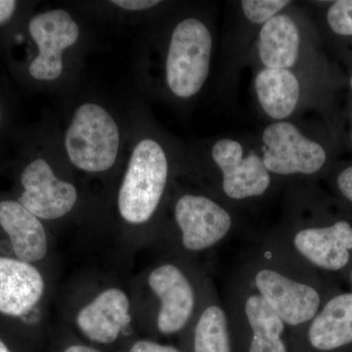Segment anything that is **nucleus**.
Wrapping results in <instances>:
<instances>
[{"instance_id": "f257e3e1", "label": "nucleus", "mask_w": 352, "mask_h": 352, "mask_svg": "<svg viewBox=\"0 0 352 352\" xmlns=\"http://www.w3.org/2000/svg\"><path fill=\"white\" fill-rule=\"evenodd\" d=\"M129 280L139 335L163 340L186 330L212 278L203 264L157 256Z\"/></svg>"}, {"instance_id": "f03ea898", "label": "nucleus", "mask_w": 352, "mask_h": 352, "mask_svg": "<svg viewBox=\"0 0 352 352\" xmlns=\"http://www.w3.org/2000/svg\"><path fill=\"white\" fill-rule=\"evenodd\" d=\"M57 309L58 322L108 351L139 336L129 278L98 270L76 275L60 294Z\"/></svg>"}, {"instance_id": "7ed1b4c3", "label": "nucleus", "mask_w": 352, "mask_h": 352, "mask_svg": "<svg viewBox=\"0 0 352 352\" xmlns=\"http://www.w3.org/2000/svg\"><path fill=\"white\" fill-rule=\"evenodd\" d=\"M236 271L279 315L289 331L311 320L326 302L317 271L268 234L254 240Z\"/></svg>"}, {"instance_id": "20e7f679", "label": "nucleus", "mask_w": 352, "mask_h": 352, "mask_svg": "<svg viewBox=\"0 0 352 352\" xmlns=\"http://www.w3.org/2000/svg\"><path fill=\"white\" fill-rule=\"evenodd\" d=\"M168 177L170 166L162 146L153 139L141 140L132 152L116 200L120 229L115 241L122 258L151 248Z\"/></svg>"}, {"instance_id": "39448f33", "label": "nucleus", "mask_w": 352, "mask_h": 352, "mask_svg": "<svg viewBox=\"0 0 352 352\" xmlns=\"http://www.w3.org/2000/svg\"><path fill=\"white\" fill-rule=\"evenodd\" d=\"M56 275L0 254V325L45 351Z\"/></svg>"}, {"instance_id": "423d86ee", "label": "nucleus", "mask_w": 352, "mask_h": 352, "mask_svg": "<svg viewBox=\"0 0 352 352\" xmlns=\"http://www.w3.org/2000/svg\"><path fill=\"white\" fill-rule=\"evenodd\" d=\"M236 230L228 208L201 194L176 198L170 226L160 227L151 249L159 256H175L204 264L203 259L224 244Z\"/></svg>"}, {"instance_id": "0eeeda50", "label": "nucleus", "mask_w": 352, "mask_h": 352, "mask_svg": "<svg viewBox=\"0 0 352 352\" xmlns=\"http://www.w3.org/2000/svg\"><path fill=\"white\" fill-rule=\"evenodd\" d=\"M222 298L234 352H292L286 324L237 271Z\"/></svg>"}, {"instance_id": "6e6552de", "label": "nucleus", "mask_w": 352, "mask_h": 352, "mask_svg": "<svg viewBox=\"0 0 352 352\" xmlns=\"http://www.w3.org/2000/svg\"><path fill=\"white\" fill-rule=\"evenodd\" d=\"M268 235L316 271L340 272L351 263L352 226L346 220L325 226L296 220Z\"/></svg>"}, {"instance_id": "1a4fd4ad", "label": "nucleus", "mask_w": 352, "mask_h": 352, "mask_svg": "<svg viewBox=\"0 0 352 352\" xmlns=\"http://www.w3.org/2000/svg\"><path fill=\"white\" fill-rule=\"evenodd\" d=\"M71 164L90 175L110 170L117 161L120 131L111 113L94 103L78 108L65 135Z\"/></svg>"}, {"instance_id": "9d476101", "label": "nucleus", "mask_w": 352, "mask_h": 352, "mask_svg": "<svg viewBox=\"0 0 352 352\" xmlns=\"http://www.w3.org/2000/svg\"><path fill=\"white\" fill-rule=\"evenodd\" d=\"M212 34L198 19L183 20L171 34L166 58V82L173 94L189 98L207 80L212 56Z\"/></svg>"}, {"instance_id": "9b49d317", "label": "nucleus", "mask_w": 352, "mask_h": 352, "mask_svg": "<svg viewBox=\"0 0 352 352\" xmlns=\"http://www.w3.org/2000/svg\"><path fill=\"white\" fill-rule=\"evenodd\" d=\"M0 254L56 275V249L50 227L15 198L0 199Z\"/></svg>"}, {"instance_id": "f8f14e48", "label": "nucleus", "mask_w": 352, "mask_h": 352, "mask_svg": "<svg viewBox=\"0 0 352 352\" xmlns=\"http://www.w3.org/2000/svg\"><path fill=\"white\" fill-rule=\"evenodd\" d=\"M19 185L16 200L47 226L71 217L80 203L78 187L59 177L41 157L25 166Z\"/></svg>"}, {"instance_id": "ddd939ff", "label": "nucleus", "mask_w": 352, "mask_h": 352, "mask_svg": "<svg viewBox=\"0 0 352 352\" xmlns=\"http://www.w3.org/2000/svg\"><path fill=\"white\" fill-rule=\"evenodd\" d=\"M263 140L266 147L264 166L276 175H312L323 168L327 160L320 144L303 136L289 122H279L266 127Z\"/></svg>"}, {"instance_id": "4468645a", "label": "nucleus", "mask_w": 352, "mask_h": 352, "mask_svg": "<svg viewBox=\"0 0 352 352\" xmlns=\"http://www.w3.org/2000/svg\"><path fill=\"white\" fill-rule=\"evenodd\" d=\"M292 352H335L352 346V293L326 300L314 318L289 331Z\"/></svg>"}, {"instance_id": "2eb2a0df", "label": "nucleus", "mask_w": 352, "mask_h": 352, "mask_svg": "<svg viewBox=\"0 0 352 352\" xmlns=\"http://www.w3.org/2000/svg\"><path fill=\"white\" fill-rule=\"evenodd\" d=\"M212 156L221 173L220 186L227 199L251 200L267 193L272 178L256 153L250 152L245 157L239 142L223 138L214 145Z\"/></svg>"}, {"instance_id": "dca6fc26", "label": "nucleus", "mask_w": 352, "mask_h": 352, "mask_svg": "<svg viewBox=\"0 0 352 352\" xmlns=\"http://www.w3.org/2000/svg\"><path fill=\"white\" fill-rule=\"evenodd\" d=\"M29 32L38 47V55L30 65V75L38 80H54L63 72V51L76 43L80 30L63 9L46 11L32 17Z\"/></svg>"}, {"instance_id": "f3484780", "label": "nucleus", "mask_w": 352, "mask_h": 352, "mask_svg": "<svg viewBox=\"0 0 352 352\" xmlns=\"http://www.w3.org/2000/svg\"><path fill=\"white\" fill-rule=\"evenodd\" d=\"M176 340L184 352H234L228 314L214 280L193 320Z\"/></svg>"}, {"instance_id": "a211bd4d", "label": "nucleus", "mask_w": 352, "mask_h": 352, "mask_svg": "<svg viewBox=\"0 0 352 352\" xmlns=\"http://www.w3.org/2000/svg\"><path fill=\"white\" fill-rule=\"evenodd\" d=\"M300 32L289 16L281 14L267 21L259 32L258 52L266 68L288 69L296 64Z\"/></svg>"}, {"instance_id": "6ab92c4d", "label": "nucleus", "mask_w": 352, "mask_h": 352, "mask_svg": "<svg viewBox=\"0 0 352 352\" xmlns=\"http://www.w3.org/2000/svg\"><path fill=\"white\" fill-rule=\"evenodd\" d=\"M256 90L264 112L275 120L292 115L300 99V83L288 69L265 68L259 72Z\"/></svg>"}, {"instance_id": "aec40b11", "label": "nucleus", "mask_w": 352, "mask_h": 352, "mask_svg": "<svg viewBox=\"0 0 352 352\" xmlns=\"http://www.w3.org/2000/svg\"><path fill=\"white\" fill-rule=\"evenodd\" d=\"M45 352H111L85 342L63 324H51Z\"/></svg>"}, {"instance_id": "412c9836", "label": "nucleus", "mask_w": 352, "mask_h": 352, "mask_svg": "<svg viewBox=\"0 0 352 352\" xmlns=\"http://www.w3.org/2000/svg\"><path fill=\"white\" fill-rule=\"evenodd\" d=\"M242 9L247 19L254 24H265L272 19L284 7L289 4L288 0H244Z\"/></svg>"}, {"instance_id": "4be33fe9", "label": "nucleus", "mask_w": 352, "mask_h": 352, "mask_svg": "<svg viewBox=\"0 0 352 352\" xmlns=\"http://www.w3.org/2000/svg\"><path fill=\"white\" fill-rule=\"evenodd\" d=\"M327 19L335 34L352 36V0L336 1L329 9Z\"/></svg>"}, {"instance_id": "5701e85b", "label": "nucleus", "mask_w": 352, "mask_h": 352, "mask_svg": "<svg viewBox=\"0 0 352 352\" xmlns=\"http://www.w3.org/2000/svg\"><path fill=\"white\" fill-rule=\"evenodd\" d=\"M118 352H184L177 344L138 336L126 342Z\"/></svg>"}, {"instance_id": "b1692460", "label": "nucleus", "mask_w": 352, "mask_h": 352, "mask_svg": "<svg viewBox=\"0 0 352 352\" xmlns=\"http://www.w3.org/2000/svg\"><path fill=\"white\" fill-rule=\"evenodd\" d=\"M0 352H45L13 331L0 325Z\"/></svg>"}, {"instance_id": "393cba45", "label": "nucleus", "mask_w": 352, "mask_h": 352, "mask_svg": "<svg viewBox=\"0 0 352 352\" xmlns=\"http://www.w3.org/2000/svg\"><path fill=\"white\" fill-rule=\"evenodd\" d=\"M112 3L127 11H141L157 6V0H113Z\"/></svg>"}, {"instance_id": "a878e982", "label": "nucleus", "mask_w": 352, "mask_h": 352, "mask_svg": "<svg viewBox=\"0 0 352 352\" xmlns=\"http://www.w3.org/2000/svg\"><path fill=\"white\" fill-rule=\"evenodd\" d=\"M337 186L340 194L352 203V166L340 173L337 178Z\"/></svg>"}, {"instance_id": "bb28decb", "label": "nucleus", "mask_w": 352, "mask_h": 352, "mask_svg": "<svg viewBox=\"0 0 352 352\" xmlns=\"http://www.w3.org/2000/svg\"><path fill=\"white\" fill-rule=\"evenodd\" d=\"M17 2L13 0H0V25L4 24L12 17Z\"/></svg>"}, {"instance_id": "cd10ccee", "label": "nucleus", "mask_w": 352, "mask_h": 352, "mask_svg": "<svg viewBox=\"0 0 352 352\" xmlns=\"http://www.w3.org/2000/svg\"><path fill=\"white\" fill-rule=\"evenodd\" d=\"M351 283H352V270L351 271Z\"/></svg>"}, {"instance_id": "c85d7f7f", "label": "nucleus", "mask_w": 352, "mask_h": 352, "mask_svg": "<svg viewBox=\"0 0 352 352\" xmlns=\"http://www.w3.org/2000/svg\"><path fill=\"white\" fill-rule=\"evenodd\" d=\"M351 87H352V78H351Z\"/></svg>"}, {"instance_id": "c756f323", "label": "nucleus", "mask_w": 352, "mask_h": 352, "mask_svg": "<svg viewBox=\"0 0 352 352\" xmlns=\"http://www.w3.org/2000/svg\"><path fill=\"white\" fill-rule=\"evenodd\" d=\"M0 120H1V113H0Z\"/></svg>"}]
</instances>
